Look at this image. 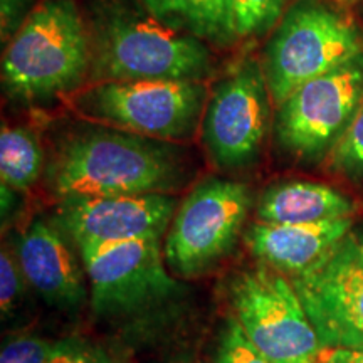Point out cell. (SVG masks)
I'll use <instances>...</instances> for the list:
<instances>
[{
    "label": "cell",
    "mask_w": 363,
    "mask_h": 363,
    "mask_svg": "<svg viewBox=\"0 0 363 363\" xmlns=\"http://www.w3.org/2000/svg\"><path fill=\"white\" fill-rule=\"evenodd\" d=\"M214 363H269L267 358L257 350L246 337L235 318L225 321L220 331Z\"/></svg>",
    "instance_id": "cell-21"
},
{
    "label": "cell",
    "mask_w": 363,
    "mask_h": 363,
    "mask_svg": "<svg viewBox=\"0 0 363 363\" xmlns=\"http://www.w3.org/2000/svg\"><path fill=\"white\" fill-rule=\"evenodd\" d=\"M76 244L56 224L34 220L16 240L27 283L49 306L76 310L86 301V271Z\"/></svg>",
    "instance_id": "cell-13"
},
{
    "label": "cell",
    "mask_w": 363,
    "mask_h": 363,
    "mask_svg": "<svg viewBox=\"0 0 363 363\" xmlns=\"http://www.w3.org/2000/svg\"><path fill=\"white\" fill-rule=\"evenodd\" d=\"M153 19L177 33L227 45L238 38L233 0H140Z\"/></svg>",
    "instance_id": "cell-16"
},
{
    "label": "cell",
    "mask_w": 363,
    "mask_h": 363,
    "mask_svg": "<svg viewBox=\"0 0 363 363\" xmlns=\"http://www.w3.org/2000/svg\"><path fill=\"white\" fill-rule=\"evenodd\" d=\"M355 202L330 185L288 180L271 185L259 197L257 222L266 224H311L343 219L355 212Z\"/></svg>",
    "instance_id": "cell-15"
},
{
    "label": "cell",
    "mask_w": 363,
    "mask_h": 363,
    "mask_svg": "<svg viewBox=\"0 0 363 363\" xmlns=\"http://www.w3.org/2000/svg\"><path fill=\"white\" fill-rule=\"evenodd\" d=\"M363 103V52L308 81L278 106L274 135L303 162L330 155Z\"/></svg>",
    "instance_id": "cell-8"
},
{
    "label": "cell",
    "mask_w": 363,
    "mask_h": 363,
    "mask_svg": "<svg viewBox=\"0 0 363 363\" xmlns=\"http://www.w3.org/2000/svg\"><path fill=\"white\" fill-rule=\"evenodd\" d=\"M352 225V217L311 224L256 222L244 230L242 239L257 261L293 278L321 259L350 233Z\"/></svg>",
    "instance_id": "cell-14"
},
{
    "label": "cell",
    "mask_w": 363,
    "mask_h": 363,
    "mask_svg": "<svg viewBox=\"0 0 363 363\" xmlns=\"http://www.w3.org/2000/svg\"><path fill=\"white\" fill-rule=\"evenodd\" d=\"M271 94L261 65H239L212 91L202 118V140L219 169H244L259 157L271 123Z\"/></svg>",
    "instance_id": "cell-11"
},
{
    "label": "cell",
    "mask_w": 363,
    "mask_h": 363,
    "mask_svg": "<svg viewBox=\"0 0 363 363\" xmlns=\"http://www.w3.org/2000/svg\"><path fill=\"white\" fill-rule=\"evenodd\" d=\"M48 363H116L103 348L78 338L54 342Z\"/></svg>",
    "instance_id": "cell-23"
},
{
    "label": "cell",
    "mask_w": 363,
    "mask_h": 363,
    "mask_svg": "<svg viewBox=\"0 0 363 363\" xmlns=\"http://www.w3.org/2000/svg\"><path fill=\"white\" fill-rule=\"evenodd\" d=\"M175 212L177 199L169 194L78 197L61 201L54 224L81 249L133 239H162Z\"/></svg>",
    "instance_id": "cell-12"
},
{
    "label": "cell",
    "mask_w": 363,
    "mask_h": 363,
    "mask_svg": "<svg viewBox=\"0 0 363 363\" xmlns=\"http://www.w3.org/2000/svg\"><path fill=\"white\" fill-rule=\"evenodd\" d=\"M43 169V148L34 130L4 126L0 133V177L2 185L26 192L38 182Z\"/></svg>",
    "instance_id": "cell-17"
},
{
    "label": "cell",
    "mask_w": 363,
    "mask_h": 363,
    "mask_svg": "<svg viewBox=\"0 0 363 363\" xmlns=\"http://www.w3.org/2000/svg\"><path fill=\"white\" fill-rule=\"evenodd\" d=\"M234 318L269 363H321L326 348L318 338L288 276L257 262L229 284Z\"/></svg>",
    "instance_id": "cell-5"
},
{
    "label": "cell",
    "mask_w": 363,
    "mask_h": 363,
    "mask_svg": "<svg viewBox=\"0 0 363 363\" xmlns=\"http://www.w3.org/2000/svg\"><path fill=\"white\" fill-rule=\"evenodd\" d=\"M321 363H363V348H326Z\"/></svg>",
    "instance_id": "cell-24"
},
{
    "label": "cell",
    "mask_w": 363,
    "mask_h": 363,
    "mask_svg": "<svg viewBox=\"0 0 363 363\" xmlns=\"http://www.w3.org/2000/svg\"><path fill=\"white\" fill-rule=\"evenodd\" d=\"M91 44L74 0H43L26 17L2 59V79L22 101H43L83 81Z\"/></svg>",
    "instance_id": "cell-2"
},
{
    "label": "cell",
    "mask_w": 363,
    "mask_h": 363,
    "mask_svg": "<svg viewBox=\"0 0 363 363\" xmlns=\"http://www.w3.org/2000/svg\"><path fill=\"white\" fill-rule=\"evenodd\" d=\"M61 201L169 194L185 179L182 158L163 140L120 128H88L67 138L51 170Z\"/></svg>",
    "instance_id": "cell-1"
},
{
    "label": "cell",
    "mask_w": 363,
    "mask_h": 363,
    "mask_svg": "<svg viewBox=\"0 0 363 363\" xmlns=\"http://www.w3.org/2000/svg\"><path fill=\"white\" fill-rule=\"evenodd\" d=\"M206 99L202 81H104L78 94L74 106L113 128L170 142L194 133Z\"/></svg>",
    "instance_id": "cell-6"
},
{
    "label": "cell",
    "mask_w": 363,
    "mask_h": 363,
    "mask_svg": "<svg viewBox=\"0 0 363 363\" xmlns=\"http://www.w3.org/2000/svg\"><path fill=\"white\" fill-rule=\"evenodd\" d=\"M342 2H352V0H342Z\"/></svg>",
    "instance_id": "cell-25"
},
{
    "label": "cell",
    "mask_w": 363,
    "mask_h": 363,
    "mask_svg": "<svg viewBox=\"0 0 363 363\" xmlns=\"http://www.w3.org/2000/svg\"><path fill=\"white\" fill-rule=\"evenodd\" d=\"M98 316H125L169 299L179 289L160 239H133L78 249Z\"/></svg>",
    "instance_id": "cell-10"
},
{
    "label": "cell",
    "mask_w": 363,
    "mask_h": 363,
    "mask_svg": "<svg viewBox=\"0 0 363 363\" xmlns=\"http://www.w3.org/2000/svg\"><path fill=\"white\" fill-rule=\"evenodd\" d=\"M363 52L355 24L321 0H298L281 17L262 54V72L276 106L308 81Z\"/></svg>",
    "instance_id": "cell-4"
},
{
    "label": "cell",
    "mask_w": 363,
    "mask_h": 363,
    "mask_svg": "<svg viewBox=\"0 0 363 363\" xmlns=\"http://www.w3.org/2000/svg\"><path fill=\"white\" fill-rule=\"evenodd\" d=\"M27 286L29 283L22 272L16 251L4 246L0 254V313L4 321L19 310Z\"/></svg>",
    "instance_id": "cell-20"
},
{
    "label": "cell",
    "mask_w": 363,
    "mask_h": 363,
    "mask_svg": "<svg viewBox=\"0 0 363 363\" xmlns=\"http://www.w3.org/2000/svg\"><path fill=\"white\" fill-rule=\"evenodd\" d=\"M94 76L104 81H202L212 71L203 40L152 19L111 11L91 45Z\"/></svg>",
    "instance_id": "cell-3"
},
{
    "label": "cell",
    "mask_w": 363,
    "mask_h": 363,
    "mask_svg": "<svg viewBox=\"0 0 363 363\" xmlns=\"http://www.w3.org/2000/svg\"><path fill=\"white\" fill-rule=\"evenodd\" d=\"M238 38H252L279 21L286 0H233Z\"/></svg>",
    "instance_id": "cell-19"
},
{
    "label": "cell",
    "mask_w": 363,
    "mask_h": 363,
    "mask_svg": "<svg viewBox=\"0 0 363 363\" xmlns=\"http://www.w3.org/2000/svg\"><path fill=\"white\" fill-rule=\"evenodd\" d=\"M52 347L54 342L34 335L12 337L2 345L0 363H48Z\"/></svg>",
    "instance_id": "cell-22"
},
{
    "label": "cell",
    "mask_w": 363,
    "mask_h": 363,
    "mask_svg": "<svg viewBox=\"0 0 363 363\" xmlns=\"http://www.w3.org/2000/svg\"><path fill=\"white\" fill-rule=\"evenodd\" d=\"M251 207L247 185L207 179L177 208L163 244V257L174 276L194 278L211 271L233 251Z\"/></svg>",
    "instance_id": "cell-7"
},
{
    "label": "cell",
    "mask_w": 363,
    "mask_h": 363,
    "mask_svg": "<svg viewBox=\"0 0 363 363\" xmlns=\"http://www.w3.org/2000/svg\"><path fill=\"white\" fill-rule=\"evenodd\" d=\"M330 167L352 182H363V103L328 155Z\"/></svg>",
    "instance_id": "cell-18"
},
{
    "label": "cell",
    "mask_w": 363,
    "mask_h": 363,
    "mask_svg": "<svg viewBox=\"0 0 363 363\" xmlns=\"http://www.w3.org/2000/svg\"><path fill=\"white\" fill-rule=\"evenodd\" d=\"M289 281L325 348H363V230Z\"/></svg>",
    "instance_id": "cell-9"
}]
</instances>
